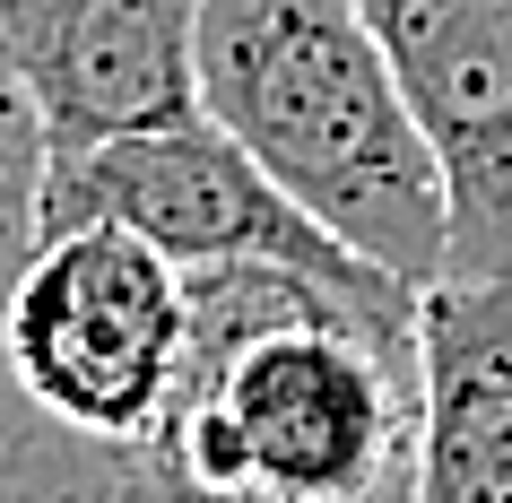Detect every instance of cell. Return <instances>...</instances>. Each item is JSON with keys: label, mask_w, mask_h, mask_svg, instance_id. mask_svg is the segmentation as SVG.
Instances as JSON below:
<instances>
[{"label": "cell", "mask_w": 512, "mask_h": 503, "mask_svg": "<svg viewBox=\"0 0 512 503\" xmlns=\"http://www.w3.org/2000/svg\"><path fill=\"white\" fill-rule=\"evenodd\" d=\"M0 61L53 157L200 122V0H0Z\"/></svg>", "instance_id": "6"}, {"label": "cell", "mask_w": 512, "mask_h": 503, "mask_svg": "<svg viewBox=\"0 0 512 503\" xmlns=\"http://www.w3.org/2000/svg\"><path fill=\"white\" fill-rule=\"evenodd\" d=\"M0 503H139V451L53 425L0 365Z\"/></svg>", "instance_id": "8"}, {"label": "cell", "mask_w": 512, "mask_h": 503, "mask_svg": "<svg viewBox=\"0 0 512 503\" xmlns=\"http://www.w3.org/2000/svg\"><path fill=\"white\" fill-rule=\"evenodd\" d=\"M417 295L313 269H191V347L139 503H408Z\"/></svg>", "instance_id": "1"}, {"label": "cell", "mask_w": 512, "mask_h": 503, "mask_svg": "<svg viewBox=\"0 0 512 503\" xmlns=\"http://www.w3.org/2000/svg\"><path fill=\"white\" fill-rule=\"evenodd\" d=\"M191 278L113 217H79L35 243L0 304V365L53 425L139 451L183 382Z\"/></svg>", "instance_id": "3"}, {"label": "cell", "mask_w": 512, "mask_h": 503, "mask_svg": "<svg viewBox=\"0 0 512 503\" xmlns=\"http://www.w3.org/2000/svg\"><path fill=\"white\" fill-rule=\"evenodd\" d=\"M200 113L356 261L443 278V165L356 0H200Z\"/></svg>", "instance_id": "2"}, {"label": "cell", "mask_w": 512, "mask_h": 503, "mask_svg": "<svg viewBox=\"0 0 512 503\" xmlns=\"http://www.w3.org/2000/svg\"><path fill=\"white\" fill-rule=\"evenodd\" d=\"M434 165L452 252L443 278H512V0H356Z\"/></svg>", "instance_id": "5"}, {"label": "cell", "mask_w": 512, "mask_h": 503, "mask_svg": "<svg viewBox=\"0 0 512 503\" xmlns=\"http://www.w3.org/2000/svg\"><path fill=\"white\" fill-rule=\"evenodd\" d=\"M408 503H512V278H434L417 295Z\"/></svg>", "instance_id": "7"}, {"label": "cell", "mask_w": 512, "mask_h": 503, "mask_svg": "<svg viewBox=\"0 0 512 503\" xmlns=\"http://www.w3.org/2000/svg\"><path fill=\"white\" fill-rule=\"evenodd\" d=\"M79 217L131 226V235L157 243L183 278L191 269L270 261V269H313L330 287H400L391 269L356 261L339 235H322L235 139L217 131L209 113H200V122H174V131H139V139H113V148H87V157H53L44 235H53V226H79Z\"/></svg>", "instance_id": "4"}, {"label": "cell", "mask_w": 512, "mask_h": 503, "mask_svg": "<svg viewBox=\"0 0 512 503\" xmlns=\"http://www.w3.org/2000/svg\"><path fill=\"white\" fill-rule=\"evenodd\" d=\"M44 183H53V139L35 122L18 70L0 61V304H9V287L27 278L35 243H44Z\"/></svg>", "instance_id": "9"}]
</instances>
